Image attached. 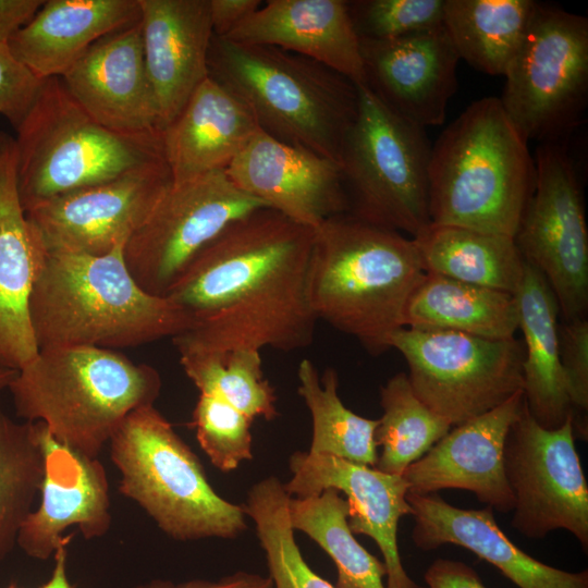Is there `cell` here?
<instances>
[{"instance_id":"1","label":"cell","mask_w":588,"mask_h":588,"mask_svg":"<svg viewBox=\"0 0 588 588\" xmlns=\"http://www.w3.org/2000/svg\"><path fill=\"white\" fill-rule=\"evenodd\" d=\"M314 229L264 207L231 222L166 293L195 324L172 339L179 355L282 352L313 343L307 280Z\"/></svg>"},{"instance_id":"2","label":"cell","mask_w":588,"mask_h":588,"mask_svg":"<svg viewBox=\"0 0 588 588\" xmlns=\"http://www.w3.org/2000/svg\"><path fill=\"white\" fill-rule=\"evenodd\" d=\"M426 272L413 238L350 212L314 230L307 296L317 319L371 355L405 328L408 301Z\"/></svg>"},{"instance_id":"3","label":"cell","mask_w":588,"mask_h":588,"mask_svg":"<svg viewBox=\"0 0 588 588\" xmlns=\"http://www.w3.org/2000/svg\"><path fill=\"white\" fill-rule=\"evenodd\" d=\"M123 248L101 256L47 252L29 301L39 350L135 347L194 327L182 307L138 285Z\"/></svg>"},{"instance_id":"4","label":"cell","mask_w":588,"mask_h":588,"mask_svg":"<svg viewBox=\"0 0 588 588\" xmlns=\"http://www.w3.org/2000/svg\"><path fill=\"white\" fill-rule=\"evenodd\" d=\"M536 184L535 159L500 98L469 105L431 148V223L514 237Z\"/></svg>"},{"instance_id":"5","label":"cell","mask_w":588,"mask_h":588,"mask_svg":"<svg viewBox=\"0 0 588 588\" xmlns=\"http://www.w3.org/2000/svg\"><path fill=\"white\" fill-rule=\"evenodd\" d=\"M208 76L234 94L269 136L340 163L358 109L357 86L307 57L212 36Z\"/></svg>"},{"instance_id":"6","label":"cell","mask_w":588,"mask_h":588,"mask_svg":"<svg viewBox=\"0 0 588 588\" xmlns=\"http://www.w3.org/2000/svg\"><path fill=\"white\" fill-rule=\"evenodd\" d=\"M161 385L154 367L114 350L68 346L39 350L8 389L19 417L98 457L128 414L155 404Z\"/></svg>"},{"instance_id":"7","label":"cell","mask_w":588,"mask_h":588,"mask_svg":"<svg viewBox=\"0 0 588 588\" xmlns=\"http://www.w3.org/2000/svg\"><path fill=\"white\" fill-rule=\"evenodd\" d=\"M109 443L120 492L169 537L234 539L246 530L244 505L213 490L199 458L154 405L128 414Z\"/></svg>"},{"instance_id":"8","label":"cell","mask_w":588,"mask_h":588,"mask_svg":"<svg viewBox=\"0 0 588 588\" xmlns=\"http://www.w3.org/2000/svg\"><path fill=\"white\" fill-rule=\"evenodd\" d=\"M16 132V183L25 212L164 158L162 133L130 136L106 128L74 100L60 76L42 82Z\"/></svg>"},{"instance_id":"9","label":"cell","mask_w":588,"mask_h":588,"mask_svg":"<svg viewBox=\"0 0 588 588\" xmlns=\"http://www.w3.org/2000/svg\"><path fill=\"white\" fill-rule=\"evenodd\" d=\"M340 156L348 212L414 237L431 223V144L425 128L400 117L367 86Z\"/></svg>"},{"instance_id":"10","label":"cell","mask_w":588,"mask_h":588,"mask_svg":"<svg viewBox=\"0 0 588 588\" xmlns=\"http://www.w3.org/2000/svg\"><path fill=\"white\" fill-rule=\"evenodd\" d=\"M501 105L525 142H561L588 99V20L537 2L505 74Z\"/></svg>"},{"instance_id":"11","label":"cell","mask_w":588,"mask_h":588,"mask_svg":"<svg viewBox=\"0 0 588 588\" xmlns=\"http://www.w3.org/2000/svg\"><path fill=\"white\" fill-rule=\"evenodd\" d=\"M408 367L416 396L452 426L524 391V347L515 338L402 328L390 340Z\"/></svg>"},{"instance_id":"12","label":"cell","mask_w":588,"mask_h":588,"mask_svg":"<svg viewBox=\"0 0 588 588\" xmlns=\"http://www.w3.org/2000/svg\"><path fill=\"white\" fill-rule=\"evenodd\" d=\"M536 184L514 242L551 287L565 321L588 308V229L572 158L561 142L540 143Z\"/></svg>"},{"instance_id":"13","label":"cell","mask_w":588,"mask_h":588,"mask_svg":"<svg viewBox=\"0 0 588 588\" xmlns=\"http://www.w3.org/2000/svg\"><path fill=\"white\" fill-rule=\"evenodd\" d=\"M514 497L512 526L530 539L569 531L588 551V486L575 448L572 416L558 429L541 427L524 401L503 450Z\"/></svg>"},{"instance_id":"14","label":"cell","mask_w":588,"mask_h":588,"mask_svg":"<svg viewBox=\"0 0 588 588\" xmlns=\"http://www.w3.org/2000/svg\"><path fill=\"white\" fill-rule=\"evenodd\" d=\"M264 207L224 171L172 183L126 242V267L143 290L164 296L192 259L231 222Z\"/></svg>"},{"instance_id":"15","label":"cell","mask_w":588,"mask_h":588,"mask_svg":"<svg viewBox=\"0 0 588 588\" xmlns=\"http://www.w3.org/2000/svg\"><path fill=\"white\" fill-rule=\"evenodd\" d=\"M172 184L164 158L25 212L47 252L93 256L125 246Z\"/></svg>"},{"instance_id":"16","label":"cell","mask_w":588,"mask_h":588,"mask_svg":"<svg viewBox=\"0 0 588 588\" xmlns=\"http://www.w3.org/2000/svg\"><path fill=\"white\" fill-rule=\"evenodd\" d=\"M224 172L237 188L267 208L314 230L348 212L339 162L282 143L261 130Z\"/></svg>"},{"instance_id":"17","label":"cell","mask_w":588,"mask_h":588,"mask_svg":"<svg viewBox=\"0 0 588 588\" xmlns=\"http://www.w3.org/2000/svg\"><path fill=\"white\" fill-rule=\"evenodd\" d=\"M291 479L283 485L291 498H307L334 488L350 504L353 534L370 537L387 567V588H419L404 569L397 546L400 519L412 514L406 500L408 483L402 475L387 474L367 465L311 452L290 457Z\"/></svg>"},{"instance_id":"18","label":"cell","mask_w":588,"mask_h":588,"mask_svg":"<svg viewBox=\"0 0 588 588\" xmlns=\"http://www.w3.org/2000/svg\"><path fill=\"white\" fill-rule=\"evenodd\" d=\"M44 452L40 502L24 520L16 546L35 560L53 556L76 526L87 540L105 536L112 523L109 481L98 457L83 455L58 442L37 422Z\"/></svg>"},{"instance_id":"19","label":"cell","mask_w":588,"mask_h":588,"mask_svg":"<svg viewBox=\"0 0 588 588\" xmlns=\"http://www.w3.org/2000/svg\"><path fill=\"white\" fill-rule=\"evenodd\" d=\"M359 40L366 86L376 97L424 128L441 125L461 60L443 24L393 39Z\"/></svg>"},{"instance_id":"20","label":"cell","mask_w":588,"mask_h":588,"mask_svg":"<svg viewBox=\"0 0 588 588\" xmlns=\"http://www.w3.org/2000/svg\"><path fill=\"white\" fill-rule=\"evenodd\" d=\"M60 77L74 100L106 128L130 136L162 133L140 20L98 39Z\"/></svg>"},{"instance_id":"21","label":"cell","mask_w":588,"mask_h":588,"mask_svg":"<svg viewBox=\"0 0 588 588\" xmlns=\"http://www.w3.org/2000/svg\"><path fill=\"white\" fill-rule=\"evenodd\" d=\"M524 401L519 391L495 408L454 426L402 473L408 492L467 490L499 513L512 512L514 497L504 474L503 450Z\"/></svg>"},{"instance_id":"22","label":"cell","mask_w":588,"mask_h":588,"mask_svg":"<svg viewBox=\"0 0 588 588\" xmlns=\"http://www.w3.org/2000/svg\"><path fill=\"white\" fill-rule=\"evenodd\" d=\"M46 255L20 201L15 138L0 131V360L16 370L39 352L29 301Z\"/></svg>"},{"instance_id":"23","label":"cell","mask_w":588,"mask_h":588,"mask_svg":"<svg viewBox=\"0 0 588 588\" xmlns=\"http://www.w3.org/2000/svg\"><path fill=\"white\" fill-rule=\"evenodd\" d=\"M143 48L161 130L208 77L209 0H138Z\"/></svg>"},{"instance_id":"24","label":"cell","mask_w":588,"mask_h":588,"mask_svg":"<svg viewBox=\"0 0 588 588\" xmlns=\"http://www.w3.org/2000/svg\"><path fill=\"white\" fill-rule=\"evenodd\" d=\"M406 500L415 519L412 539L422 551L460 546L495 566L519 588H588L587 569L563 571L515 546L498 526L490 506L460 509L437 493L407 492Z\"/></svg>"},{"instance_id":"25","label":"cell","mask_w":588,"mask_h":588,"mask_svg":"<svg viewBox=\"0 0 588 588\" xmlns=\"http://www.w3.org/2000/svg\"><path fill=\"white\" fill-rule=\"evenodd\" d=\"M313 59L366 86L360 40L344 0H268L228 36Z\"/></svg>"},{"instance_id":"26","label":"cell","mask_w":588,"mask_h":588,"mask_svg":"<svg viewBox=\"0 0 588 588\" xmlns=\"http://www.w3.org/2000/svg\"><path fill=\"white\" fill-rule=\"evenodd\" d=\"M259 131L248 106L208 76L162 131L172 183L224 171Z\"/></svg>"},{"instance_id":"27","label":"cell","mask_w":588,"mask_h":588,"mask_svg":"<svg viewBox=\"0 0 588 588\" xmlns=\"http://www.w3.org/2000/svg\"><path fill=\"white\" fill-rule=\"evenodd\" d=\"M139 20L138 0H48L8 47L45 81L63 75L101 37Z\"/></svg>"},{"instance_id":"28","label":"cell","mask_w":588,"mask_h":588,"mask_svg":"<svg viewBox=\"0 0 588 588\" xmlns=\"http://www.w3.org/2000/svg\"><path fill=\"white\" fill-rule=\"evenodd\" d=\"M515 296L525 339V401L541 427L558 429L572 416L560 357L559 304L544 277L525 260Z\"/></svg>"},{"instance_id":"29","label":"cell","mask_w":588,"mask_h":588,"mask_svg":"<svg viewBox=\"0 0 588 588\" xmlns=\"http://www.w3.org/2000/svg\"><path fill=\"white\" fill-rule=\"evenodd\" d=\"M405 328L509 340L519 328L518 304L507 292L426 273L408 301Z\"/></svg>"},{"instance_id":"30","label":"cell","mask_w":588,"mask_h":588,"mask_svg":"<svg viewBox=\"0 0 588 588\" xmlns=\"http://www.w3.org/2000/svg\"><path fill=\"white\" fill-rule=\"evenodd\" d=\"M426 273L516 294L524 258L514 238L430 223L412 237Z\"/></svg>"},{"instance_id":"31","label":"cell","mask_w":588,"mask_h":588,"mask_svg":"<svg viewBox=\"0 0 588 588\" xmlns=\"http://www.w3.org/2000/svg\"><path fill=\"white\" fill-rule=\"evenodd\" d=\"M536 7L534 0H444L442 23L460 59L503 76Z\"/></svg>"},{"instance_id":"32","label":"cell","mask_w":588,"mask_h":588,"mask_svg":"<svg viewBox=\"0 0 588 588\" xmlns=\"http://www.w3.org/2000/svg\"><path fill=\"white\" fill-rule=\"evenodd\" d=\"M350 504L334 488L307 498H291L294 530L313 539L334 562L336 588H387V567L355 539L348 526Z\"/></svg>"},{"instance_id":"33","label":"cell","mask_w":588,"mask_h":588,"mask_svg":"<svg viewBox=\"0 0 588 588\" xmlns=\"http://www.w3.org/2000/svg\"><path fill=\"white\" fill-rule=\"evenodd\" d=\"M297 377V392L313 422L309 452L375 467L378 461L375 431L379 420L362 417L343 404L333 368H327L320 376L314 363L305 358L298 365Z\"/></svg>"},{"instance_id":"34","label":"cell","mask_w":588,"mask_h":588,"mask_svg":"<svg viewBox=\"0 0 588 588\" xmlns=\"http://www.w3.org/2000/svg\"><path fill=\"white\" fill-rule=\"evenodd\" d=\"M380 405L375 440L381 453L375 468L387 474L402 475L452 427L416 396L405 372H397L381 387Z\"/></svg>"},{"instance_id":"35","label":"cell","mask_w":588,"mask_h":588,"mask_svg":"<svg viewBox=\"0 0 588 588\" xmlns=\"http://www.w3.org/2000/svg\"><path fill=\"white\" fill-rule=\"evenodd\" d=\"M44 478L37 422L13 420L0 402V561L16 546Z\"/></svg>"},{"instance_id":"36","label":"cell","mask_w":588,"mask_h":588,"mask_svg":"<svg viewBox=\"0 0 588 588\" xmlns=\"http://www.w3.org/2000/svg\"><path fill=\"white\" fill-rule=\"evenodd\" d=\"M291 495L273 476L255 483L243 504L256 526L273 588H336L303 558L289 518Z\"/></svg>"},{"instance_id":"37","label":"cell","mask_w":588,"mask_h":588,"mask_svg":"<svg viewBox=\"0 0 588 588\" xmlns=\"http://www.w3.org/2000/svg\"><path fill=\"white\" fill-rule=\"evenodd\" d=\"M180 363L199 393L224 400L253 420L279 416L274 389L264 378L260 351L240 348L224 356L182 355Z\"/></svg>"},{"instance_id":"38","label":"cell","mask_w":588,"mask_h":588,"mask_svg":"<svg viewBox=\"0 0 588 588\" xmlns=\"http://www.w3.org/2000/svg\"><path fill=\"white\" fill-rule=\"evenodd\" d=\"M253 419L210 394L199 393L192 425L200 448L219 470H234L244 461L253 460Z\"/></svg>"},{"instance_id":"39","label":"cell","mask_w":588,"mask_h":588,"mask_svg":"<svg viewBox=\"0 0 588 588\" xmlns=\"http://www.w3.org/2000/svg\"><path fill=\"white\" fill-rule=\"evenodd\" d=\"M359 38L384 40L442 25L444 0L347 1Z\"/></svg>"},{"instance_id":"40","label":"cell","mask_w":588,"mask_h":588,"mask_svg":"<svg viewBox=\"0 0 588 588\" xmlns=\"http://www.w3.org/2000/svg\"><path fill=\"white\" fill-rule=\"evenodd\" d=\"M575 438L588 437V321L585 317L565 321L559 334Z\"/></svg>"},{"instance_id":"41","label":"cell","mask_w":588,"mask_h":588,"mask_svg":"<svg viewBox=\"0 0 588 588\" xmlns=\"http://www.w3.org/2000/svg\"><path fill=\"white\" fill-rule=\"evenodd\" d=\"M42 79L34 75L0 42V114L16 130L33 107Z\"/></svg>"},{"instance_id":"42","label":"cell","mask_w":588,"mask_h":588,"mask_svg":"<svg viewBox=\"0 0 588 588\" xmlns=\"http://www.w3.org/2000/svg\"><path fill=\"white\" fill-rule=\"evenodd\" d=\"M425 588H487L477 572L468 564L437 559L424 575Z\"/></svg>"},{"instance_id":"43","label":"cell","mask_w":588,"mask_h":588,"mask_svg":"<svg viewBox=\"0 0 588 588\" xmlns=\"http://www.w3.org/2000/svg\"><path fill=\"white\" fill-rule=\"evenodd\" d=\"M133 588H273L271 579L259 574L236 572L217 580L193 579L182 583L155 579Z\"/></svg>"},{"instance_id":"44","label":"cell","mask_w":588,"mask_h":588,"mask_svg":"<svg viewBox=\"0 0 588 588\" xmlns=\"http://www.w3.org/2000/svg\"><path fill=\"white\" fill-rule=\"evenodd\" d=\"M213 36H228L240 23L256 12L260 0H209Z\"/></svg>"},{"instance_id":"45","label":"cell","mask_w":588,"mask_h":588,"mask_svg":"<svg viewBox=\"0 0 588 588\" xmlns=\"http://www.w3.org/2000/svg\"><path fill=\"white\" fill-rule=\"evenodd\" d=\"M44 2V0H0V42L8 44L34 19Z\"/></svg>"},{"instance_id":"46","label":"cell","mask_w":588,"mask_h":588,"mask_svg":"<svg viewBox=\"0 0 588 588\" xmlns=\"http://www.w3.org/2000/svg\"><path fill=\"white\" fill-rule=\"evenodd\" d=\"M71 538L62 542L53 554V568L49 579L39 588H74L66 572L68 544Z\"/></svg>"},{"instance_id":"47","label":"cell","mask_w":588,"mask_h":588,"mask_svg":"<svg viewBox=\"0 0 588 588\" xmlns=\"http://www.w3.org/2000/svg\"><path fill=\"white\" fill-rule=\"evenodd\" d=\"M19 370L5 365L0 360V390L8 389L15 379Z\"/></svg>"},{"instance_id":"48","label":"cell","mask_w":588,"mask_h":588,"mask_svg":"<svg viewBox=\"0 0 588 588\" xmlns=\"http://www.w3.org/2000/svg\"><path fill=\"white\" fill-rule=\"evenodd\" d=\"M5 588H21L19 587L16 584L14 583H11L9 586H7Z\"/></svg>"}]
</instances>
